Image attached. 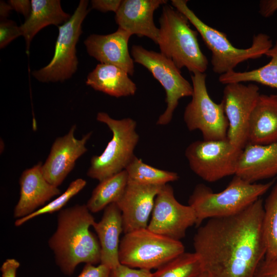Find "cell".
Here are the masks:
<instances>
[{
    "instance_id": "1",
    "label": "cell",
    "mask_w": 277,
    "mask_h": 277,
    "mask_svg": "<svg viewBox=\"0 0 277 277\" xmlns=\"http://www.w3.org/2000/svg\"><path fill=\"white\" fill-rule=\"evenodd\" d=\"M263 215L260 198L236 214L209 219L199 228L194 252L209 277H253L266 252Z\"/></svg>"
},
{
    "instance_id": "2",
    "label": "cell",
    "mask_w": 277,
    "mask_h": 277,
    "mask_svg": "<svg viewBox=\"0 0 277 277\" xmlns=\"http://www.w3.org/2000/svg\"><path fill=\"white\" fill-rule=\"evenodd\" d=\"M86 204H76L60 210L57 228L48 240L55 263L63 273L72 274L82 263H101L98 239L90 230L95 220Z\"/></svg>"
},
{
    "instance_id": "3",
    "label": "cell",
    "mask_w": 277,
    "mask_h": 277,
    "mask_svg": "<svg viewBox=\"0 0 277 277\" xmlns=\"http://www.w3.org/2000/svg\"><path fill=\"white\" fill-rule=\"evenodd\" d=\"M275 183H250L234 175L227 187L214 192L203 184H197L188 200V205L194 211L196 226L206 219L219 218L236 214L260 199Z\"/></svg>"
},
{
    "instance_id": "4",
    "label": "cell",
    "mask_w": 277,
    "mask_h": 277,
    "mask_svg": "<svg viewBox=\"0 0 277 277\" xmlns=\"http://www.w3.org/2000/svg\"><path fill=\"white\" fill-rule=\"evenodd\" d=\"M159 23L157 44L160 53L180 69L185 67L192 73H205L208 61L200 49L198 32L190 27L188 18L176 9L165 5Z\"/></svg>"
},
{
    "instance_id": "5",
    "label": "cell",
    "mask_w": 277,
    "mask_h": 277,
    "mask_svg": "<svg viewBox=\"0 0 277 277\" xmlns=\"http://www.w3.org/2000/svg\"><path fill=\"white\" fill-rule=\"evenodd\" d=\"M187 0H171L172 5L183 14L196 28L211 52L213 71L222 75L234 70L239 64L265 55L272 46L270 36L265 33L254 35L251 46L246 49L233 46L224 33L208 26L199 18L187 5Z\"/></svg>"
},
{
    "instance_id": "6",
    "label": "cell",
    "mask_w": 277,
    "mask_h": 277,
    "mask_svg": "<svg viewBox=\"0 0 277 277\" xmlns=\"http://www.w3.org/2000/svg\"><path fill=\"white\" fill-rule=\"evenodd\" d=\"M96 120L106 124L112 133L103 153L91 158L87 173L89 177L100 182L125 170L135 156L134 151L140 137L136 131V122L130 117L115 120L100 112Z\"/></svg>"
},
{
    "instance_id": "7",
    "label": "cell",
    "mask_w": 277,
    "mask_h": 277,
    "mask_svg": "<svg viewBox=\"0 0 277 277\" xmlns=\"http://www.w3.org/2000/svg\"><path fill=\"white\" fill-rule=\"evenodd\" d=\"M185 252L184 245L147 228L125 233L120 241L119 260L131 268L158 269Z\"/></svg>"
},
{
    "instance_id": "8",
    "label": "cell",
    "mask_w": 277,
    "mask_h": 277,
    "mask_svg": "<svg viewBox=\"0 0 277 277\" xmlns=\"http://www.w3.org/2000/svg\"><path fill=\"white\" fill-rule=\"evenodd\" d=\"M88 4V1L81 0L70 18L58 26L52 58L46 66L32 72V75L38 81L63 82L76 72L78 65L76 45L82 33V23L89 11Z\"/></svg>"
},
{
    "instance_id": "9",
    "label": "cell",
    "mask_w": 277,
    "mask_h": 277,
    "mask_svg": "<svg viewBox=\"0 0 277 277\" xmlns=\"http://www.w3.org/2000/svg\"><path fill=\"white\" fill-rule=\"evenodd\" d=\"M206 74L196 72L191 75L193 92L186 106L183 118L189 131L199 130L203 140L227 138L228 121L222 102L215 103L210 97L206 83Z\"/></svg>"
},
{
    "instance_id": "10",
    "label": "cell",
    "mask_w": 277,
    "mask_h": 277,
    "mask_svg": "<svg viewBox=\"0 0 277 277\" xmlns=\"http://www.w3.org/2000/svg\"><path fill=\"white\" fill-rule=\"evenodd\" d=\"M131 54L134 62L146 67L164 88L166 110L158 118L156 124L166 125L172 120L179 100L192 96V85L181 74L180 69L161 53L148 50L141 46L133 45Z\"/></svg>"
},
{
    "instance_id": "11",
    "label": "cell",
    "mask_w": 277,
    "mask_h": 277,
    "mask_svg": "<svg viewBox=\"0 0 277 277\" xmlns=\"http://www.w3.org/2000/svg\"><path fill=\"white\" fill-rule=\"evenodd\" d=\"M243 149L227 138L216 141H196L190 144L185 155L191 170L208 182H214L235 175Z\"/></svg>"
},
{
    "instance_id": "12",
    "label": "cell",
    "mask_w": 277,
    "mask_h": 277,
    "mask_svg": "<svg viewBox=\"0 0 277 277\" xmlns=\"http://www.w3.org/2000/svg\"><path fill=\"white\" fill-rule=\"evenodd\" d=\"M196 224V217L192 208L177 201L171 185L167 184L163 186L155 197L147 228L180 241L185 236L187 229Z\"/></svg>"
},
{
    "instance_id": "13",
    "label": "cell",
    "mask_w": 277,
    "mask_h": 277,
    "mask_svg": "<svg viewBox=\"0 0 277 277\" xmlns=\"http://www.w3.org/2000/svg\"><path fill=\"white\" fill-rule=\"evenodd\" d=\"M260 95L259 87L252 83H231L224 89L222 102L229 124L227 138L238 148L243 149L247 144L250 116Z\"/></svg>"
},
{
    "instance_id": "14",
    "label": "cell",
    "mask_w": 277,
    "mask_h": 277,
    "mask_svg": "<svg viewBox=\"0 0 277 277\" xmlns=\"http://www.w3.org/2000/svg\"><path fill=\"white\" fill-rule=\"evenodd\" d=\"M76 127V125H73L66 134L56 138L42 165L44 178L57 187L72 170L76 160L87 151L86 144L92 132H89L81 139H77L74 136Z\"/></svg>"
},
{
    "instance_id": "15",
    "label": "cell",
    "mask_w": 277,
    "mask_h": 277,
    "mask_svg": "<svg viewBox=\"0 0 277 277\" xmlns=\"http://www.w3.org/2000/svg\"><path fill=\"white\" fill-rule=\"evenodd\" d=\"M162 186L128 182L116 203L121 212L124 233L147 228L155 197Z\"/></svg>"
},
{
    "instance_id": "16",
    "label": "cell",
    "mask_w": 277,
    "mask_h": 277,
    "mask_svg": "<svg viewBox=\"0 0 277 277\" xmlns=\"http://www.w3.org/2000/svg\"><path fill=\"white\" fill-rule=\"evenodd\" d=\"M131 35L118 27L111 34H91L85 39L84 44L89 55L101 63L117 66L132 75L134 72V60L129 54L128 46Z\"/></svg>"
},
{
    "instance_id": "17",
    "label": "cell",
    "mask_w": 277,
    "mask_h": 277,
    "mask_svg": "<svg viewBox=\"0 0 277 277\" xmlns=\"http://www.w3.org/2000/svg\"><path fill=\"white\" fill-rule=\"evenodd\" d=\"M166 0H124L115 13L118 27L132 35L146 36L157 44L159 28L153 21V13Z\"/></svg>"
},
{
    "instance_id": "18",
    "label": "cell",
    "mask_w": 277,
    "mask_h": 277,
    "mask_svg": "<svg viewBox=\"0 0 277 277\" xmlns=\"http://www.w3.org/2000/svg\"><path fill=\"white\" fill-rule=\"evenodd\" d=\"M42 165L41 162L38 163L25 170L20 176V197L13 212V216L17 219L32 213L51 198L61 194L57 187L44 178Z\"/></svg>"
},
{
    "instance_id": "19",
    "label": "cell",
    "mask_w": 277,
    "mask_h": 277,
    "mask_svg": "<svg viewBox=\"0 0 277 277\" xmlns=\"http://www.w3.org/2000/svg\"><path fill=\"white\" fill-rule=\"evenodd\" d=\"M234 175L250 183L277 175V142L247 144L241 153Z\"/></svg>"
},
{
    "instance_id": "20",
    "label": "cell",
    "mask_w": 277,
    "mask_h": 277,
    "mask_svg": "<svg viewBox=\"0 0 277 277\" xmlns=\"http://www.w3.org/2000/svg\"><path fill=\"white\" fill-rule=\"evenodd\" d=\"M92 227L101 247V263L111 269L119 265L120 236L123 231L121 210L115 203L107 206L101 220Z\"/></svg>"
},
{
    "instance_id": "21",
    "label": "cell",
    "mask_w": 277,
    "mask_h": 277,
    "mask_svg": "<svg viewBox=\"0 0 277 277\" xmlns=\"http://www.w3.org/2000/svg\"><path fill=\"white\" fill-rule=\"evenodd\" d=\"M247 144L277 142V94H261L251 113Z\"/></svg>"
},
{
    "instance_id": "22",
    "label": "cell",
    "mask_w": 277,
    "mask_h": 277,
    "mask_svg": "<svg viewBox=\"0 0 277 277\" xmlns=\"http://www.w3.org/2000/svg\"><path fill=\"white\" fill-rule=\"evenodd\" d=\"M86 84L95 90L115 97L133 95L137 89L125 70L113 65L102 63L88 74Z\"/></svg>"
},
{
    "instance_id": "23",
    "label": "cell",
    "mask_w": 277,
    "mask_h": 277,
    "mask_svg": "<svg viewBox=\"0 0 277 277\" xmlns=\"http://www.w3.org/2000/svg\"><path fill=\"white\" fill-rule=\"evenodd\" d=\"M31 2L30 15L20 26L27 52L33 38L42 29L50 25L58 26L67 22L71 16L63 10L59 0H31Z\"/></svg>"
},
{
    "instance_id": "24",
    "label": "cell",
    "mask_w": 277,
    "mask_h": 277,
    "mask_svg": "<svg viewBox=\"0 0 277 277\" xmlns=\"http://www.w3.org/2000/svg\"><path fill=\"white\" fill-rule=\"evenodd\" d=\"M265 55L271 60L264 66L248 71H231L220 75L219 81L225 85L231 83L253 82L277 90V39Z\"/></svg>"
},
{
    "instance_id": "25",
    "label": "cell",
    "mask_w": 277,
    "mask_h": 277,
    "mask_svg": "<svg viewBox=\"0 0 277 277\" xmlns=\"http://www.w3.org/2000/svg\"><path fill=\"white\" fill-rule=\"evenodd\" d=\"M128 182L125 170L100 181L86 204L89 210L96 213L109 205L116 203L123 194Z\"/></svg>"
},
{
    "instance_id": "26",
    "label": "cell",
    "mask_w": 277,
    "mask_h": 277,
    "mask_svg": "<svg viewBox=\"0 0 277 277\" xmlns=\"http://www.w3.org/2000/svg\"><path fill=\"white\" fill-rule=\"evenodd\" d=\"M128 182L142 185L163 186L179 180L174 172L156 168L134 156L125 169Z\"/></svg>"
},
{
    "instance_id": "27",
    "label": "cell",
    "mask_w": 277,
    "mask_h": 277,
    "mask_svg": "<svg viewBox=\"0 0 277 277\" xmlns=\"http://www.w3.org/2000/svg\"><path fill=\"white\" fill-rule=\"evenodd\" d=\"M263 231L266 247L264 259L277 258V180L264 203Z\"/></svg>"
},
{
    "instance_id": "28",
    "label": "cell",
    "mask_w": 277,
    "mask_h": 277,
    "mask_svg": "<svg viewBox=\"0 0 277 277\" xmlns=\"http://www.w3.org/2000/svg\"><path fill=\"white\" fill-rule=\"evenodd\" d=\"M202 272L198 255L184 252L157 269L152 277H195Z\"/></svg>"
},
{
    "instance_id": "29",
    "label": "cell",
    "mask_w": 277,
    "mask_h": 277,
    "mask_svg": "<svg viewBox=\"0 0 277 277\" xmlns=\"http://www.w3.org/2000/svg\"><path fill=\"white\" fill-rule=\"evenodd\" d=\"M86 184V181L83 179L80 178L75 180L70 184L65 191L55 200L38 209L29 215L16 219L14 223L15 226H20L29 220L37 216L46 213H52L60 210L72 197L85 187Z\"/></svg>"
},
{
    "instance_id": "30",
    "label": "cell",
    "mask_w": 277,
    "mask_h": 277,
    "mask_svg": "<svg viewBox=\"0 0 277 277\" xmlns=\"http://www.w3.org/2000/svg\"><path fill=\"white\" fill-rule=\"evenodd\" d=\"M22 35L20 26L12 21H5L0 24V48L2 49L11 42Z\"/></svg>"
},
{
    "instance_id": "31",
    "label": "cell",
    "mask_w": 277,
    "mask_h": 277,
    "mask_svg": "<svg viewBox=\"0 0 277 277\" xmlns=\"http://www.w3.org/2000/svg\"><path fill=\"white\" fill-rule=\"evenodd\" d=\"M150 270L136 269L120 264L111 269L109 277H152Z\"/></svg>"
},
{
    "instance_id": "32",
    "label": "cell",
    "mask_w": 277,
    "mask_h": 277,
    "mask_svg": "<svg viewBox=\"0 0 277 277\" xmlns=\"http://www.w3.org/2000/svg\"><path fill=\"white\" fill-rule=\"evenodd\" d=\"M253 277H277V258L264 259L258 266Z\"/></svg>"
},
{
    "instance_id": "33",
    "label": "cell",
    "mask_w": 277,
    "mask_h": 277,
    "mask_svg": "<svg viewBox=\"0 0 277 277\" xmlns=\"http://www.w3.org/2000/svg\"><path fill=\"white\" fill-rule=\"evenodd\" d=\"M111 269L100 264L94 265L86 264L81 273L77 277H109Z\"/></svg>"
},
{
    "instance_id": "34",
    "label": "cell",
    "mask_w": 277,
    "mask_h": 277,
    "mask_svg": "<svg viewBox=\"0 0 277 277\" xmlns=\"http://www.w3.org/2000/svg\"><path fill=\"white\" fill-rule=\"evenodd\" d=\"M122 2L121 0H92L91 4L92 8L100 11H113L116 13Z\"/></svg>"
},
{
    "instance_id": "35",
    "label": "cell",
    "mask_w": 277,
    "mask_h": 277,
    "mask_svg": "<svg viewBox=\"0 0 277 277\" xmlns=\"http://www.w3.org/2000/svg\"><path fill=\"white\" fill-rule=\"evenodd\" d=\"M19 266V262L15 259H7L1 267L2 277H16Z\"/></svg>"
},
{
    "instance_id": "36",
    "label": "cell",
    "mask_w": 277,
    "mask_h": 277,
    "mask_svg": "<svg viewBox=\"0 0 277 277\" xmlns=\"http://www.w3.org/2000/svg\"><path fill=\"white\" fill-rule=\"evenodd\" d=\"M276 11L277 0L260 1L259 12L263 17H269L272 16Z\"/></svg>"
},
{
    "instance_id": "37",
    "label": "cell",
    "mask_w": 277,
    "mask_h": 277,
    "mask_svg": "<svg viewBox=\"0 0 277 277\" xmlns=\"http://www.w3.org/2000/svg\"><path fill=\"white\" fill-rule=\"evenodd\" d=\"M8 4L13 9L21 13L27 18L31 10V2L29 0H10Z\"/></svg>"
},
{
    "instance_id": "38",
    "label": "cell",
    "mask_w": 277,
    "mask_h": 277,
    "mask_svg": "<svg viewBox=\"0 0 277 277\" xmlns=\"http://www.w3.org/2000/svg\"><path fill=\"white\" fill-rule=\"evenodd\" d=\"M12 10H13V9L8 3H6L3 1H1L0 15L1 18H5L7 17L9 15L10 11Z\"/></svg>"
},
{
    "instance_id": "39",
    "label": "cell",
    "mask_w": 277,
    "mask_h": 277,
    "mask_svg": "<svg viewBox=\"0 0 277 277\" xmlns=\"http://www.w3.org/2000/svg\"><path fill=\"white\" fill-rule=\"evenodd\" d=\"M195 277H209V276L205 272L203 271Z\"/></svg>"
}]
</instances>
